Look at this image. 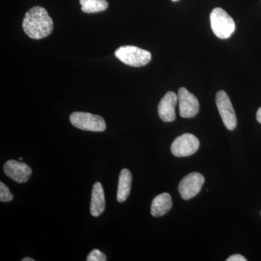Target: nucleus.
Wrapping results in <instances>:
<instances>
[{
  "mask_svg": "<svg viewBox=\"0 0 261 261\" xmlns=\"http://www.w3.org/2000/svg\"><path fill=\"white\" fill-rule=\"evenodd\" d=\"M19 160H20V161H22V160H23V158H20V159H19Z\"/></svg>",
  "mask_w": 261,
  "mask_h": 261,
  "instance_id": "obj_21",
  "label": "nucleus"
},
{
  "mask_svg": "<svg viewBox=\"0 0 261 261\" xmlns=\"http://www.w3.org/2000/svg\"><path fill=\"white\" fill-rule=\"evenodd\" d=\"M115 56L125 64L133 67L145 66L152 58L149 51L135 46H122L115 51Z\"/></svg>",
  "mask_w": 261,
  "mask_h": 261,
  "instance_id": "obj_3",
  "label": "nucleus"
},
{
  "mask_svg": "<svg viewBox=\"0 0 261 261\" xmlns=\"http://www.w3.org/2000/svg\"><path fill=\"white\" fill-rule=\"evenodd\" d=\"M132 175L129 170L126 168L121 170L117 192V200L118 202H124L128 198L132 188Z\"/></svg>",
  "mask_w": 261,
  "mask_h": 261,
  "instance_id": "obj_13",
  "label": "nucleus"
},
{
  "mask_svg": "<svg viewBox=\"0 0 261 261\" xmlns=\"http://www.w3.org/2000/svg\"><path fill=\"white\" fill-rule=\"evenodd\" d=\"M200 141L192 134H184L173 141L171 150L176 157H187L197 152Z\"/></svg>",
  "mask_w": 261,
  "mask_h": 261,
  "instance_id": "obj_6",
  "label": "nucleus"
},
{
  "mask_svg": "<svg viewBox=\"0 0 261 261\" xmlns=\"http://www.w3.org/2000/svg\"><path fill=\"white\" fill-rule=\"evenodd\" d=\"M106 208V199L104 190L100 182H96L92 187L90 212L94 217H98L104 212Z\"/></svg>",
  "mask_w": 261,
  "mask_h": 261,
  "instance_id": "obj_11",
  "label": "nucleus"
},
{
  "mask_svg": "<svg viewBox=\"0 0 261 261\" xmlns=\"http://www.w3.org/2000/svg\"><path fill=\"white\" fill-rule=\"evenodd\" d=\"M53 20L44 8L35 6L25 13L23 20L24 32L33 39H41L50 35Z\"/></svg>",
  "mask_w": 261,
  "mask_h": 261,
  "instance_id": "obj_1",
  "label": "nucleus"
},
{
  "mask_svg": "<svg viewBox=\"0 0 261 261\" xmlns=\"http://www.w3.org/2000/svg\"><path fill=\"white\" fill-rule=\"evenodd\" d=\"M177 96L180 116L184 118L195 117L200 110V104L197 98L185 87L178 89Z\"/></svg>",
  "mask_w": 261,
  "mask_h": 261,
  "instance_id": "obj_8",
  "label": "nucleus"
},
{
  "mask_svg": "<svg viewBox=\"0 0 261 261\" xmlns=\"http://www.w3.org/2000/svg\"><path fill=\"white\" fill-rule=\"evenodd\" d=\"M205 178L200 173H190L184 177L178 185V192L184 200H187L195 197L200 192Z\"/></svg>",
  "mask_w": 261,
  "mask_h": 261,
  "instance_id": "obj_7",
  "label": "nucleus"
},
{
  "mask_svg": "<svg viewBox=\"0 0 261 261\" xmlns=\"http://www.w3.org/2000/svg\"><path fill=\"white\" fill-rule=\"evenodd\" d=\"M178 102L177 94L173 92H168L160 101L159 115L164 122L173 121L176 118L175 108Z\"/></svg>",
  "mask_w": 261,
  "mask_h": 261,
  "instance_id": "obj_10",
  "label": "nucleus"
},
{
  "mask_svg": "<svg viewBox=\"0 0 261 261\" xmlns=\"http://www.w3.org/2000/svg\"><path fill=\"white\" fill-rule=\"evenodd\" d=\"M71 124L80 129L89 132H104L106 123L102 117L92 113L74 112L70 116Z\"/></svg>",
  "mask_w": 261,
  "mask_h": 261,
  "instance_id": "obj_4",
  "label": "nucleus"
},
{
  "mask_svg": "<svg viewBox=\"0 0 261 261\" xmlns=\"http://www.w3.org/2000/svg\"><path fill=\"white\" fill-rule=\"evenodd\" d=\"M5 175L17 183H25L32 174V168L27 163L10 160L4 166Z\"/></svg>",
  "mask_w": 261,
  "mask_h": 261,
  "instance_id": "obj_9",
  "label": "nucleus"
},
{
  "mask_svg": "<svg viewBox=\"0 0 261 261\" xmlns=\"http://www.w3.org/2000/svg\"><path fill=\"white\" fill-rule=\"evenodd\" d=\"M210 20L213 32L219 39H228L234 32L235 22L222 8H216L213 10Z\"/></svg>",
  "mask_w": 261,
  "mask_h": 261,
  "instance_id": "obj_2",
  "label": "nucleus"
},
{
  "mask_svg": "<svg viewBox=\"0 0 261 261\" xmlns=\"http://www.w3.org/2000/svg\"><path fill=\"white\" fill-rule=\"evenodd\" d=\"M87 261H106L107 257L103 252L99 251L97 249L92 250L89 254L87 258Z\"/></svg>",
  "mask_w": 261,
  "mask_h": 261,
  "instance_id": "obj_16",
  "label": "nucleus"
},
{
  "mask_svg": "<svg viewBox=\"0 0 261 261\" xmlns=\"http://www.w3.org/2000/svg\"><path fill=\"white\" fill-rule=\"evenodd\" d=\"M172 205V199L169 194H161L156 196L152 200L151 214L154 217H161L171 210Z\"/></svg>",
  "mask_w": 261,
  "mask_h": 261,
  "instance_id": "obj_12",
  "label": "nucleus"
},
{
  "mask_svg": "<svg viewBox=\"0 0 261 261\" xmlns=\"http://www.w3.org/2000/svg\"><path fill=\"white\" fill-rule=\"evenodd\" d=\"M171 1H173V2H177V1H178V0H171Z\"/></svg>",
  "mask_w": 261,
  "mask_h": 261,
  "instance_id": "obj_20",
  "label": "nucleus"
},
{
  "mask_svg": "<svg viewBox=\"0 0 261 261\" xmlns=\"http://www.w3.org/2000/svg\"><path fill=\"white\" fill-rule=\"evenodd\" d=\"M22 261H34V260L31 257H25V258L22 259Z\"/></svg>",
  "mask_w": 261,
  "mask_h": 261,
  "instance_id": "obj_19",
  "label": "nucleus"
},
{
  "mask_svg": "<svg viewBox=\"0 0 261 261\" xmlns=\"http://www.w3.org/2000/svg\"><path fill=\"white\" fill-rule=\"evenodd\" d=\"M226 261H247V259L242 255L235 254L226 259Z\"/></svg>",
  "mask_w": 261,
  "mask_h": 261,
  "instance_id": "obj_17",
  "label": "nucleus"
},
{
  "mask_svg": "<svg viewBox=\"0 0 261 261\" xmlns=\"http://www.w3.org/2000/svg\"><path fill=\"white\" fill-rule=\"evenodd\" d=\"M13 195L9 188L3 182H0V201L1 202H10L13 200Z\"/></svg>",
  "mask_w": 261,
  "mask_h": 261,
  "instance_id": "obj_15",
  "label": "nucleus"
},
{
  "mask_svg": "<svg viewBox=\"0 0 261 261\" xmlns=\"http://www.w3.org/2000/svg\"><path fill=\"white\" fill-rule=\"evenodd\" d=\"M256 118L257 122L261 123V107L259 108L258 111H257Z\"/></svg>",
  "mask_w": 261,
  "mask_h": 261,
  "instance_id": "obj_18",
  "label": "nucleus"
},
{
  "mask_svg": "<svg viewBox=\"0 0 261 261\" xmlns=\"http://www.w3.org/2000/svg\"><path fill=\"white\" fill-rule=\"evenodd\" d=\"M216 103L224 126L228 130L235 129L238 124L236 114L231 100L224 91H219L216 94Z\"/></svg>",
  "mask_w": 261,
  "mask_h": 261,
  "instance_id": "obj_5",
  "label": "nucleus"
},
{
  "mask_svg": "<svg viewBox=\"0 0 261 261\" xmlns=\"http://www.w3.org/2000/svg\"><path fill=\"white\" fill-rule=\"evenodd\" d=\"M82 10L86 13H99L108 8L106 0H80Z\"/></svg>",
  "mask_w": 261,
  "mask_h": 261,
  "instance_id": "obj_14",
  "label": "nucleus"
}]
</instances>
